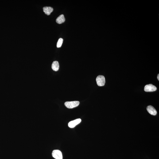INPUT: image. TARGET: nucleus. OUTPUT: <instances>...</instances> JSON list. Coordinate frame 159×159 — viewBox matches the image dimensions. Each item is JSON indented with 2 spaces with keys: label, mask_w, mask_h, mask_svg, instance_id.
<instances>
[{
  "label": "nucleus",
  "mask_w": 159,
  "mask_h": 159,
  "mask_svg": "<svg viewBox=\"0 0 159 159\" xmlns=\"http://www.w3.org/2000/svg\"><path fill=\"white\" fill-rule=\"evenodd\" d=\"M52 157L56 159H63V155L62 152L60 150H54L52 153Z\"/></svg>",
  "instance_id": "obj_3"
},
{
  "label": "nucleus",
  "mask_w": 159,
  "mask_h": 159,
  "mask_svg": "<svg viewBox=\"0 0 159 159\" xmlns=\"http://www.w3.org/2000/svg\"><path fill=\"white\" fill-rule=\"evenodd\" d=\"M80 102L79 101H73L66 102L65 103L66 107L68 108H72L77 107L79 105Z\"/></svg>",
  "instance_id": "obj_1"
},
{
  "label": "nucleus",
  "mask_w": 159,
  "mask_h": 159,
  "mask_svg": "<svg viewBox=\"0 0 159 159\" xmlns=\"http://www.w3.org/2000/svg\"><path fill=\"white\" fill-rule=\"evenodd\" d=\"M96 81L97 84L98 86L102 87L104 86L105 83V79L103 75H98L96 78Z\"/></svg>",
  "instance_id": "obj_2"
},
{
  "label": "nucleus",
  "mask_w": 159,
  "mask_h": 159,
  "mask_svg": "<svg viewBox=\"0 0 159 159\" xmlns=\"http://www.w3.org/2000/svg\"><path fill=\"white\" fill-rule=\"evenodd\" d=\"M81 121V120L80 118L74 120L69 122L68 124V126L70 128H74L76 125L80 123Z\"/></svg>",
  "instance_id": "obj_5"
},
{
  "label": "nucleus",
  "mask_w": 159,
  "mask_h": 159,
  "mask_svg": "<svg viewBox=\"0 0 159 159\" xmlns=\"http://www.w3.org/2000/svg\"><path fill=\"white\" fill-rule=\"evenodd\" d=\"M157 90V87L152 84L146 85L145 86L144 88V90L146 92H151L155 91Z\"/></svg>",
  "instance_id": "obj_4"
},
{
  "label": "nucleus",
  "mask_w": 159,
  "mask_h": 159,
  "mask_svg": "<svg viewBox=\"0 0 159 159\" xmlns=\"http://www.w3.org/2000/svg\"><path fill=\"white\" fill-rule=\"evenodd\" d=\"M157 79H158V80H159V74H158L157 76Z\"/></svg>",
  "instance_id": "obj_11"
},
{
  "label": "nucleus",
  "mask_w": 159,
  "mask_h": 159,
  "mask_svg": "<svg viewBox=\"0 0 159 159\" xmlns=\"http://www.w3.org/2000/svg\"><path fill=\"white\" fill-rule=\"evenodd\" d=\"M43 10L45 14L49 15L53 11V9L50 7H45L43 8Z\"/></svg>",
  "instance_id": "obj_7"
},
{
  "label": "nucleus",
  "mask_w": 159,
  "mask_h": 159,
  "mask_svg": "<svg viewBox=\"0 0 159 159\" xmlns=\"http://www.w3.org/2000/svg\"><path fill=\"white\" fill-rule=\"evenodd\" d=\"M65 21V18L64 15L61 14L57 18L56 22L58 24H61L63 23Z\"/></svg>",
  "instance_id": "obj_8"
},
{
  "label": "nucleus",
  "mask_w": 159,
  "mask_h": 159,
  "mask_svg": "<svg viewBox=\"0 0 159 159\" xmlns=\"http://www.w3.org/2000/svg\"><path fill=\"white\" fill-rule=\"evenodd\" d=\"M147 110L148 112L151 115L153 116H155L157 114V112L153 106H149L147 107Z\"/></svg>",
  "instance_id": "obj_6"
},
{
  "label": "nucleus",
  "mask_w": 159,
  "mask_h": 159,
  "mask_svg": "<svg viewBox=\"0 0 159 159\" xmlns=\"http://www.w3.org/2000/svg\"><path fill=\"white\" fill-rule=\"evenodd\" d=\"M63 39L62 38H60L59 39L58 41L57 44V47L58 48H60L61 47L63 44Z\"/></svg>",
  "instance_id": "obj_10"
},
{
  "label": "nucleus",
  "mask_w": 159,
  "mask_h": 159,
  "mask_svg": "<svg viewBox=\"0 0 159 159\" xmlns=\"http://www.w3.org/2000/svg\"><path fill=\"white\" fill-rule=\"evenodd\" d=\"M52 68L54 71H58L59 68L58 62L57 61H54L52 63Z\"/></svg>",
  "instance_id": "obj_9"
}]
</instances>
